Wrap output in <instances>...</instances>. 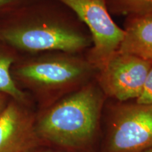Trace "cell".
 <instances>
[{"instance_id":"6da1fadb","label":"cell","mask_w":152,"mask_h":152,"mask_svg":"<svg viewBox=\"0 0 152 152\" xmlns=\"http://www.w3.org/2000/svg\"><path fill=\"white\" fill-rule=\"evenodd\" d=\"M103 92L90 82L58 101L35 127L39 138L66 148H80L94 138L99 123Z\"/></svg>"},{"instance_id":"7a4b0ae2","label":"cell","mask_w":152,"mask_h":152,"mask_svg":"<svg viewBox=\"0 0 152 152\" xmlns=\"http://www.w3.org/2000/svg\"><path fill=\"white\" fill-rule=\"evenodd\" d=\"M75 21L41 20L11 27L0 32V39L29 52H52L80 54L92 47L88 30Z\"/></svg>"},{"instance_id":"3957f363","label":"cell","mask_w":152,"mask_h":152,"mask_svg":"<svg viewBox=\"0 0 152 152\" xmlns=\"http://www.w3.org/2000/svg\"><path fill=\"white\" fill-rule=\"evenodd\" d=\"M97 70L86 58L77 54L42 57L20 66L17 75L33 86L49 90L75 88L91 82Z\"/></svg>"},{"instance_id":"277c9868","label":"cell","mask_w":152,"mask_h":152,"mask_svg":"<svg viewBox=\"0 0 152 152\" xmlns=\"http://www.w3.org/2000/svg\"><path fill=\"white\" fill-rule=\"evenodd\" d=\"M73 11L92 37L86 58L96 70L118 50L124 30L111 18L106 0H55Z\"/></svg>"},{"instance_id":"5b68a950","label":"cell","mask_w":152,"mask_h":152,"mask_svg":"<svg viewBox=\"0 0 152 152\" xmlns=\"http://www.w3.org/2000/svg\"><path fill=\"white\" fill-rule=\"evenodd\" d=\"M152 148V104H123L112 113L108 152H142Z\"/></svg>"},{"instance_id":"8992f818","label":"cell","mask_w":152,"mask_h":152,"mask_svg":"<svg viewBox=\"0 0 152 152\" xmlns=\"http://www.w3.org/2000/svg\"><path fill=\"white\" fill-rule=\"evenodd\" d=\"M152 62L117 51L97 71V84L104 94L120 102L137 99Z\"/></svg>"},{"instance_id":"52a82bcc","label":"cell","mask_w":152,"mask_h":152,"mask_svg":"<svg viewBox=\"0 0 152 152\" xmlns=\"http://www.w3.org/2000/svg\"><path fill=\"white\" fill-rule=\"evenodd\" d=\"M38 137L35 127L16 104L0 113V152H29Z\"/></svg>"},{"instance_id":"ba28073f","label":"cell","mask_w":152,"mask_h":152,"mask_svg":"<svg viewBox=\"0 0 152 152\" xmlns=\"http://www.w3.org/2000/svg\"><path fill=\"white\" fill-rule=\"evenodd\" d=\"M118 52L152 62V17H128Z\"/></svg>"},{"instance_id":"9c48e42d","label":"cell","mask_w":152,"mask_h":152,"mask_svg":"<svg viewBox=\"0 0 152 152\" xmlns=\"http://www.w3.org/2000/svg\"><path fill=\"white\" fill-rule=\"evenodd\" d=\"M110 14L128 17H152V0H106Z\"/></svg>"},{"instance_id":"30bf717a","label":"cell","mask_w":152,"mask_h":152,"mask_svg":"<svg viewBox=\"0 0 152 152\" xmlns=\"http://www.w3.org/2000/svg\"><path fill=\"white\" fill-rule=\"evenodd\" d=\"M14 58L9 55L0 52V93L8 94L19 102L25 100L23 92L17 87L10 73Z\"/></svg>"},{"instance_id":"8fae6325","label":"cell","mask_w":152,"mask_h":152,"mask_svg":"<svg viewBox=\"0 0 152 152\" xmlns=\"http://www.w3.org/2000/svg\"><path fill=\"white\" fill-rule=\"evenodd\" d=\"M136 102L139 104H152V67L148 73L143 90Z\"/></svg>"},{"instance_id":"7c38bea8","label":"cell","mask_w":152,"mask_h":152,"mask_svg":"<svg viewBox=\"0 0 152 152\" xmlns=\"http://www.w3.org/2000/svg\"><path fill=\"white\" fill-rule=\"evenodd\" d=\"M23 0H0V10L20 2Z\"/></svg>"},{"instance_id":"4fadbf2b","label":"cell","mask_w":152,"mask_h":152,"mask_svg":"<svg viewBox=\"0 0 152 152\" xmlns=\"http://www.w3.org/2000/svg\"><path fill=\"white\" fill-rule=\"evenodd\" d=\"M6 105H5V99L4 96L3 94L0 93V113L2 112L4 109H5Z\"/></svg>"},{"instance_id":"5bb4252c","label":"cell","mask_w":152,"mask_h":152,"mask_svg":"<svg viewBox=\"0 0 152 152\" xmlns=\"http://www.w3.org/2000/svg\"><path fill=\"white\" fill-rule=\"evenodd\" d=\"M142 152H152V148H151V149H149L146 150V151H142Z\"/></svg>"},{"instance_id":"9a60e30c","label":"cell","mask_w":152,"mask_h":152,"mask_svg":"<svg viewBox=\"0 0 152 152\" xmlns=\"http://www.w3.org/2000/svg\"><path fill=\"white\" fill-rule=\"evenodd\" d=\"M47 152H49V151H47Z\"/></svg>"}]
</instances>
